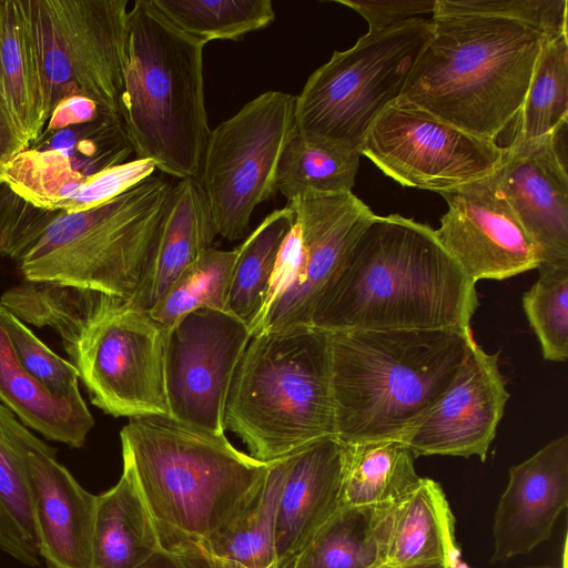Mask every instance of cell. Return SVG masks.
Masks as SVG:
<instances>
[{"label":"cell","mask_w":568,"mask_h":568,"mask_svg":"<svg viewBox=\"0 0 568 568\" xmlns=\"http://www.w3.org/2000/svg\"><path fill=\"white\" fill-rule=\"evenodd\" d=\"M475 285L429 225L375 215L320 297L310 326L328 333L469 331Z\"/></svg>","instance_id":"obj_1"},{"label":"cell","mask_w":568,"mask_h":568,"mask_svg":"<svg viewBox=\"0 0 568 568\" xmlns=\"http://www.w3.org/2000/svg\"><path fill=\"white\" fill-rule=\"evenodd\" d=\"M331 335L335 436L400 439L454 382L471 329L348 331Z\"/></svg>","instance_id":"obj_2"},{"label":"cell","mask_w":568,"mask_h":568,"mask_svg":"<svg viewBox=\"0 0 568 568\" xmlns=\"http://www.w3.org/2000/svg\"><path fill=\"white\" fill-rule=\"evenodd\" d=\"M400 99L495 141L518 115L545 34L493 16H433Z\"/></svg>","instance_id":"obj_3"},{"label":"cell","mask_w":568,"mask_h":568,"mask_svg":"<svg viewBox=\"0 0 568 568\" xmlns=\"http://www.w3.org/2000/svg\"><path fill=\"white\" fill-rule=\"evenodd\" d=\"M131 470L166 548L212 534L240 513L268 464L213 434L170 416L131 418L120 433Z\"/></svg>","instance_id":"obj_4"},{"label":"cell","mask_w":568,"mask_h":568,"mask_svg":"<svg viewBox=\"0 0 568 568\" xmlns=\"http://www.w3.org/2000/svg\"><path fill=\"white\" fill-rule=\"evenodd\" d=\"M205 43L153 4L128 12L120 115L135 159L173 180L197 178L210 129L204 103Z\"/></svg>","instance_id":"obj_5"},{"label":"cell","mask_w":568,"mask_h":568,"mask_svg":"<svg viewBox=\"0 0 568 568\" xmlns=\"http://www.w3.org/2000/svg\"><path fill=\"white\" fill-rule=\"evenodd\" d=\"M224 426L266 464L335 436L329 333L307 325L252 335L230 384Z\"/></svg>","instance_id":"obj_6"},{"label":"cell","mask_w":568,"mask_h":568,"mask_svg":"<svg viewBox=\"0 0 568 568\" xmlns=\"http://www.w3.org/2000/svg\"><path fill=\"white\" fill-rule=\"evenodd\" d=\"M172 184L153 173L93 207L53 211L19 261L24 280L130 301L153 251Z\"/></svg>","instance_id":"obj_7"},{"label":"cell","mask_w":568,"mask_h":568,"mask_svg":"<svg viewBox=\"0 0 568 568\" xmlns=\"http://www.w3.org/2000/svg\"><path fill=\"white\" fill-rule=\"evenodd\" d=\"M432 33L430 20L413 19L335 51L295 97V132L359 150L375 120L400 99Z\"/></svg>","instance_id":"obj_8"},{"label":"cell","mask_w":568,"mask_h":568,"mask_svg":"<svg viewBox=\"0 0 568 568\" xmlns=\"http://www.w3.org/2000/svg\"><path fill=\"white\" fill-rule=\"evenodd\" d=\"M24 4L45 122L60 101L72 97L87 98L121 118L128 0H24Z\"/></svg>","instance_id":"obj_9"},{"label":"cell","mask_w":568,"mask_h":568,"mask_svg":"<svg viewBox=\"0 0 568 568\" xmlns=\"http://www.w3.org/2000/svg\"><path fill=\"white\" fill-rule=\"evenodd\" d=\"M295 130V95L266 91L210 131L197 175L217 234L235 241L275 193L280 154Z\"/></svg>","instance_id":"obj_10"},{"label":"cell","mask_w":568,"mask_h":568,"mask_svg":"<svg viewBox=\"0 0 568 568\" xmlns=\"http://www.w3.org/2000/svg\"><path fill=\"white\" fill-rule=\"evenodd\" d=\"M165 331L149 311L105 296L94 317L64 348L94 406L114 417L170 416Z\"/></svg>","instance_id":"obj_11"},{"label":"cell","mask_w":568,"mask_h":568,"mask_svg":"<svg viewBox=\"0 0 568 568\" xmlns=\"http://www.w3.org/2000/svg\"><path fill=\"white\" fill-rule=\"evenodd\" d=\"M359 152L399 184L438 193L494 174L506 148L398 99L372 124Z\"/></svg>","instance_id":"obj_12"},{"label":"cell","mask_w":568,"mask_h":568,"mask_svg":"<svg viewBox=\"0 0 568 568\" xmlns=\"http://www.w3.org/2000/svg\"><path fill=\"white\" fill-rule=\"evenodd\" d=\"M252 337L230 312L199 308L166 327L164 381L170 417L224 434V409L235 368Z\"/></svg>","instance_id":"obj_13"},{"label":"cell","mask_w":568,"mask_h":568,"mask_svg":"<svg viewBox=\"0 0 568 568\" xmlns=\"http://www.w3.org/2000/svg\"><path fill=\"white\" fill-rule=\"evenodd\" d=\"M300 236L295 275L268 307L252 335L310 325L314 308L363 230L376 215L352 192L314 193L287 202Z\"/></svg>","instance_id":"obj_14"},{"label":"cell","mask_w":568,"mask_h":568,"mask_svg":"<svg viewBox=\"0 0 568 568\" xmlns=\"http://www.w3.org/2000/svg\"><path fill=\"white\" fill-rule=\"evenodd\" d=\"M438 194L448 210L435 235L474 283L501 281L539 267L540 252L495 173Z\"/></svg>","instance_id":"obj_15"},{"label":"cell","mask_w":568,"mask_h":568,"mask_svg":"<svg viewBox=\"0 0 568 568\" xmlns=\"http://www.w3.org/2000/svg\"><path fill=\"white\" fill-rule=\"evenodd\" d=\"M509 393L498 365L475 339L454 382L402 438L415 456L486 459Z\"/></svg>","instance_id":"obj_16"},{"label":"cell","mask_w":568,"mask_h":568,"mask_svg":"<svg viewBox=\"0 0 568 568\" xmlns=\"http://www.w3.org/2000/svg\"><path fill=\"white\" fill-rule=\"evenodd\" d=\"M558 131L529 141L514 138L495 172L540 252L539 266L568 264V175L557 148Z\"/></svg>","instance_id":"obj_17"},{"label":"cell","mask_w":568,"mask_h":568,"mask_svg":"<svg viewBox=\"0 0 568 568\" xmlns=\"http://www.w3.org/2000/svg\"><path fill=\"white\" fill-rule=\"evenodd\" d=\"M568 506V436L509 468L494 518L491 562L525 555L548 540Z\"/></svg>","instance_id":"obj_18"},{"label":"cell","mask_w":568,"mask_h":568,"mask_svg":"<svg viewBox=\"0 0 568 568\" xmlns=\"http://www.w3.org/2000/svg\"><path fill=\"white\" fill-rule=\"evenodd\" d=\"M346 444L336 436L287 456L275 517L277 568H293L316 532L344 506Z\"/></svg>","instance_id":"obj_19"},{"label":"cell","mask_w":568,"mask_h":568,"mask_svg":"<svg viewBox=\"0 0 568 568\" xmlns=\"http://www.w3.org/2000/svg\"><path fill=\"white\" fill-rule=\"evenodd\" d=\"M27 466L41 557L48 568H91L97 496L85 490L44 444Z\"/></svg>","instance_id":"obj_20"},{"label":"cell","mask_w":568,"mask_h":568,"mask_svg":"<svg viewBox=\"0 0 568 568\" xmlns=\"http://www.w3.org/2000/svg\"><path fill=\"white\" fill-rule=\"evenodd\" d=\"M286 470L287 456L268 463L258 489L233 518L204 538L164 549L186 568H277L275 517Z\"/></svg>","instance_id":"obj_21"},{"label":"cell","mask_w":568,"mask_h":568,"mask_svg":"<svg viewBox=\"0 0 568 568\" xmlns=\"http://www.w3.org/2000/svg\"><path fill=\"white\" fill-rule=\"evenodd\" d=\"M217 234L207 197L196 178L174 180L158 237L132 305L150 311L182 271Z\"/></svg>","instance_id":"obj_22"},{"label":"cell","mask_w":568,"mask_h":568,"mask_svg":"<svg viewBox=\"0 0 568 568\" xmlns=\"http://www.w3.org/2000/svg\"><path fill=\"white\" fill-rule=\"evenodd\" d=\"M44 444L0 403V548L33 567L42 557L27 456Z\"/></svg>","instance_id":"obj_23"},{"label":"cell","mask_w":568,"mask_h":568,"mask_svg":"<svg viewBox=\"0 0 568 568\" xmlns=\"http://www.w3.org/2000/svg\"><path fill=\"white\" fill-rule=\"evenodd\" d=\"M0 403L47 439L81 448L94 425L82 395H54L19 363L0 327Z\"/></svg>","instance_id":"obj_24"},{"label":"cell","mask_w":568,"mask_h":568,"mask_svg":"<svg viewBox=\"0 0 568 568\" xmlns=\"http://www.w3.org/2000/svg\"><path fill=\"white\" fill-rule=\"evenodd\" d=\"M160 548L153 518L123 465L119 481L97 496L91 568H134Z\"/></svg>","instance_id":"obj_25"},{"label":"cell","mask_w":568,"mask_h":568,"mask_svg":"<svg viewBox=\"0 0 568 568\" xmlns=\"http://www.w3.org/2000/svg\"><path fill=\"white\" fill-rule=\"evenodd\" d=\"M397 504L343 506L293 568H378L387 564Z\"/></svg>","instance_id":"obj_26"},{"label":"cell","mask_w":568,"mask_h":568,"mask_svg":"<svg viewBox=\"0 0 568 568\" xmlns=\"http://www.w3.org/2000/svg\"><path fill=\"white\" fill-rule=\"evenodd\" d=\"M455 517L442 486L420 477L399 501L395 515L387 564L443 561L449 568H469L460 560L455 538Z\"/></svg>","instance_id":"obj_27"},{"label":"cell","mask_w":568,"mask_h":568,"mask_svg":"<svg viewBox=\"0 0 568 568\" xmlns=\"http://www.w3.org/2000/svg\"><path fill=\"white\" fill-rule=\"evenodd\" d=\"M0 101L29 145L45 125L41 75L24 0H0Z\"/></svg>","instance_id":"obj_28"},{"label":"cell","mask_w":568,"mask_h":568,"mask_svg":"<svg viewBox=\"0 0 568 568\" xmlns=\"http://www.w3.org/2000/svg\"><path fill=\"white\" fill-rule=\"evenodd\" d=\"M415 457L400 439L346 444L344 506L399 503L420 479Z\"/></svg>","instance_id":"obj_29"},{"label":"cell","mask_w":568,"mask_h":568,"mask_svg":"<svg viewBox=\"0 0 568 568\" xmlns=\"http://www.w3.org/2000/svg\"><path fill=\"white\" fill-rule=\"evenodd\" d=\"M358 149L311 140L293 132L275 170V189L287 202L306 192H352L359 165Z\"/></svg>","instance_id":"obj_30"},{"label":"cell","mask_w":568,"mask_h":568,"mask_svg":"<svg viewBox=\"0 0 568 568\" xmlns=\"http://www.w3.org/2000/svg\"><path fill=\"white\" fill-rule=\"evenodd\" d=\"M294 221L287 205L274 210L236 247L227 307L250 331L264 307L276 260Z\"/></svg>","instance_id":"obj_31"},{"label":"cell","mask_w":568,"mask_h":568,"mask_svg":"<svg viewBox=\"0 0 568 568\" xmlns=\"http://www.w3.org/2000/svg\"><path fill=\"white\" fill-rule=\"evenodd\" d=\"M517 116L518 125L515 138L523 141L555 134L567 125V34L545 39Z\"/></svg>","instance_id":"obj_32"},{"label":"cell","mask_w":568,"mask_h":568,"mask_svg":"<svg viewBox=\"0 0 568 568\" xmlns=\"http://www.w3.org/2000/svg\"><path fill=\"white\" fill-rule=\"evenodd\" d=\"M184 33L204 42L239 40L275 19L271 0H152Z\"/></svg>","instance_id":"obj_33"},{"label":"cell","mask_w":568,"mask_h":568,"mask_svg":"<svg viewBox=\"0 0 568 568\" xmlns=\"http://www.w3.org/2000/svg\"><path fill=\"white\" fill-rule=\"evenodd\" d=\"M236 254V247L231 251L206 248L182 271L149 311L151 316L169 327L199 308L230 312L227 298Z\"/></svg>","instance_id":"obj_34"},{"label":"cell","mask_w":568,"mask_h":568,"mask_svg":"<svg viewBox=\"0 0 568 568\" xmlns=\"http://www.w3.org/2000/svg\"><path fill=\"white\" fill-rule=\"evenodd\" d=\"M29 146L59 152L71 169L85 180L129 161L133 153L121 118L110 113L89 122L41 134Z\"/></svg>","instance_id":"obj_35"},{"label":"cell","mask_w":568,"mask_h":568,"mask_svg":"<svg viewBox=\"0 0 568 568\" xmlns=\"http://www.w3.org/2000/svg\"><path fill=\"white\" fill-rule=\"evenodd\" d=\"M523 307L545 359L568 358V264L541 265Z\"/></svg>","instance_id":"obj_36"},{"label":"cell","mask_w":568,"mask_h":568,"mask_svg":"<svg viewBox=\"0 0 568 568\" xmlns=\"http://www.w3.org/2000/svg\"><path fill=\"white\" fill-rule=\"evenodd\" d=\"M0 327L8 336L20 365L54 395H81L75 366L51 351L14 314L0 303Z\"/></svg>","instance_id":"obj_37"},{"label":"cell","mask_w":568,"mask_h":568,"mask_svg":"<svg viewBox=\"0 0 568 568\" xmlns=\"http://www.w3.org/2000/svg\"><path fill=\"white\" fill-rule=\"evenodd\" d=\"M567 0H437L433 16L501 17L556 38L567 34Z\"/></svg>","instance_id":"obj_38"},{"label":"cell","mask_w":568,"mask_h":568,"mask_svg":"<svg viewBox=\"0 0 568 568\" xmlns=\"http://www.w3.org/2000/svg\"><path fill=\"white\" fill-rule=\"evenodd\" d=\"M52 212L32 205L0 181V256L19 262Z\"/></svg>","instance_id":"obj_39"},{"label":"cell","mask_w":568,"mask_h":568,"mask_svg":"<svg viewBox=\"0 0 568 568\" xmlns=\"http://www.w3.org/2000/svg\"><path fill=\"white\" fill-rule=\"evenodd\" d=\"M154 172L151 161L140 159L105 169L88 178L60 210L77 212L93 207L124 193Z\"/></svg>","instance_id":"obj_40"},{"label":"cell","mask_w":568,"mask_h":568,"mask_svg":"<svg viewBox=\"0 0 568 568\" xmlns=\"http://www.w3.org/2000/svg\"><path fill=\"white\" fill-rule=\"evenodd\" d=\"M357 11L368 23V31H381L434 13L437 0H335Z\"/></svg>","instance_id":"obj_41"},{"label":"cell","mask_w":568,"mask_h":568,"mask_svg":"<svg viewBox=\"0 0 568 568\" xmlns=\"http://www.w3.org/2000/svg\"><path fill=\"white\" fill-rule=\"evenodd\" d=\"M104 113L110 112L87 98H68L54 106L41 134H49L71 125L89 122Z\"/></svg>","instance_id":"obj_42"},{"label":"cell","mask_w":568,"mask_h":568,"mask_svg":"<svg viewBox=\"0 0 568 568\" xmlns=\"http://www.w3.org/2000/svg\"><path fill=\"white\" fill-rule=\"evenodd\" d=\"M28 146V141L20 133L0 101V172L10 160Z\"/></svg>","instance_id":"obj_43"},{"label":"cell","mask_w":568,"mask_h":568,"mask_svg":"<svg viewBox=\"0 0 568 568\" xmlns=\"http://www.w3.org/2000/svg\"><path fill=\"white\" fill-rule=\"evenodd\" d=\"M134 568H186L172 551L164 548L158 549L144 561Z\"/></svg>","instance_id":"obj_44"},{"label":"cell","mask_w":568,"mask_h":568,"mask_svg":"<svg viewBox=\"0 0 568 568\" xmlns=\"http://www.w3.org/2000/svg\"><path fill=\"white\" fill-rule=\"evenodd\" d=\"M400 568H449V567L443 561H426V562H417V564L406 565Z\"/></svg>","instance_id":"obj_45"},{"label":"cell","mask_w":568,"mask_h":568,"mask_svg":"<svg viewBox=\"0 0 568 568\" xmlns=\"http://www.w3.org/2000/svg\"><path fill=\"white\" fill-rule=\"evenodd\" d=\"M525 568H559V567L544 565V566H534V567H525Z\"/></svg>","instance_id":"obj_46"},{"label":"cell","mask_w":568,"mask_h":568,"mask_svg":"<svg viewBox=\"0 0 568 568\" xmlns=\"http://www.w3.org/2000/svg\"><path fill=\"white\" fill-rule=\"evenodd\" d=\"M378 568H397V567H394V566H390V565L386 564V565H383V566H381Z\"/></svg>","instance_id":"obj_47"}]
</instances>
